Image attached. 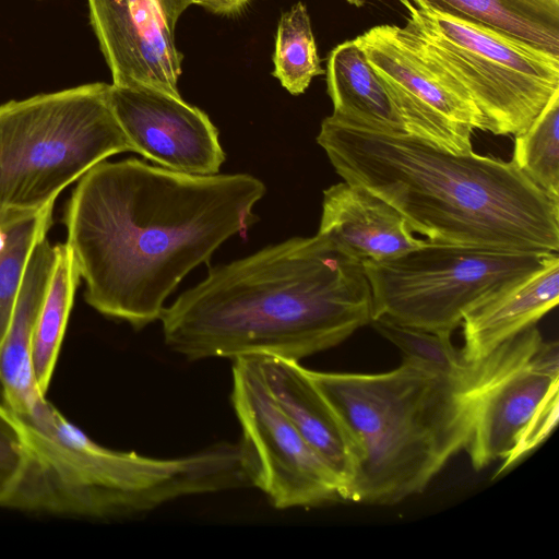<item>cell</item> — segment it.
Returning a JSON list of instances; mask_svg holds the SVG:
<instances>
[{"mask_svg":"<svg viewBox=\"0 0 559 559\" xmlns=\"http://www.w3.org/2000/svg\"><path fill=\"white\" fill-rule=\"evenodd\" d=\"M231 403L251 462L252 486L275 508L344 501L341 481L275 402L253 356L234 359Z\"/></svg>","mask_w":559,"mask_h":559,"instance_id":"30bf717a","label":"cell"},{"mask_svg":"<svg viewBox=\"0 0 559 559\" xmlns=\"http://www.w3.org/2000/svg\"><path fill=\"white\" fill-rule=\"evenodd\" d=\"M551 253L429 242L394 259L362 261L372 320L451 334L473 307L544 264Z\"/></svg>","mask_w":559,"mask_h":559,"instance_id":"ba28073f","label":"cell"},{"mask_svg":"<svg viewBox=\"0 0 559 559\" xmlns=\"http://www.w3.org/2000/svg\"><path fill=\"white\" fill-rule=\"evenodd\" d=\"M192 4H199L207 10L222 15L240 13L250 0H191Z\"/></svg>","mask_w":559,"mask_h":559,"instance_id":"484cf974","label":"cell"},{"mask_svg":"<svg viewBox=\"0 0 559 559\" xmlns=\"http://www.w3.org/2000/svg\"><path fill=\"white\" fill-rule=\"evenodd\" d=\"M5 409H7V407L4 406V404L2 402H0V412H3Z\"/></svg>","mask_w":559,"mask_h":559,"instance_id":"83f0119b","label":"cell"},{"mask_svg":"<svg viewBox=\"0 0 559 559\" xmlns=\"http://www.w3.org/2000/svg\"><path fill=\"white\" fill-rule=\"evenodd\" d=\"M559 255L552 253L542 266L501 288L471 310L463 324L465 359L477 362L499 345L535 325L557 306Z\"/></svg>","mask_w":559,"mask_h":559,"instance_id":"e0dca14e","label":"cell"},{"mask_svg":"<svg viewBox=\"0 0 559 559\" xmlns=\"http://www.w3.org/2000/svg\"><path fill=\"white\" fill-rule=\"evenodd\" d=\"M372 328L395 345L403 361L426 372L471 385L477 362H469L451 342V334L436 333L395 323L385 318L371 320Z\"/></svg>","mask_w":559,"mask_h":559,"instance_id":"44dd1931","label":"cell"},{"mask_svg":"<svg viewBox=\"0 0 559 559\" xmlns=\"http://www.w3.org/2000/svg\"><path fill=\"white\" fill-rule=\"evenodd\" d=\"M20 456V440L12 415L0 412V488L13 473Z\"/></svg>","mask_w":559,"mask_h":559,"instance_id":"d4e9b609","label":"cell"},{"mask_svg":"<svg viewBox=\"0 0 559 559\" xmlns=\"http://www.w3.org/2000/svg\"><path fill=\"white\" fill-rule=\"evenodd\" d=\"M471 436L465 448L481 469L503 460L537 413L559 395V347L532 325L477 361L467 390Z\"/></svg>","mask_w":559,"mask_h":559,"instance_id":"9c48e42d","label":"cell"},{"mask_svg":"<svg viewBox=\"0 0 559 559\" xmlns=\"http://www.w3.org/2000/svg\"><path fill=\"white\" fill-rule=\"evenodd\" d=\"M55 259L56 248L45 236L31 253L13 316L0 346L2 403L21 418L36 416L48 403L34 374L33 338Z\"/></svg>","mask_w":559,"mask_h":559,"instance_id":"2e32d148","label":"cell"},{"mask_svg":"<svg viewBox=\"0 0 559 559\" xmlns=\"http://www.w3.org/2000/svg\"><path fill=\"white\" fill-rule=\"evenodd\" d=\"M406 9L404 27L467 91L484 131L523 132L559 92V56L445 12Z\"/></svg>","mask_w":559,"mask_h":559,"instance_id":"52a82bcc","label":"cell"},{"mask_svg":"<svg viewBox=\"0 0 559 559\" xmlns=\"http://www.w3.org/2000/svg\"><path fill=\"white\" fill-rule=\"evenodd\" d=\"M308 374L356 449L346 501L389 506L420 493L471 436L468 388L402 364L379 373Z\"/></svg>","mask_w":559,"mask_h":559,"instance_id":"5b68a950","label":"cell"},{"mask_svg":"<svg viewBox=\"0 0 559 559\" xmlns=\"http://www.w3.org/2000/svg\"><path fill=\"white\" fill-rule=\"evenodd\" d=\"M53 205L0 222V346L11 322L22 280L36 243L52 224Z\"/></svg>","mask_w":559,"mask_h":559,"instance_id":"7402d4cb","label":"cell"},{"mask_svg":"<svg viewBox=\"0 0 559 559\" xmlns=\"http://www.w3.org/2000/svg\"><path fill=\"white\" fill-rule=\"evenodd\" d=\"M318 234L361 262L394 259L427 243L413 235L395 207L347 181L323 191Z\"/></svg>","mask_w":559,"mask_h":559,"instance_id":"5bb4252c","label":"cell"},{"mask_svg":"<svg viewBox=\"0 0 559 559\" xmlns=\"http://www.w3.org/2000/svg\"><path fill=\"white\" fill-rule=\"evenodd\" d=\"M56 259L33 338V369L39 390L46 394L66 333L80 274L67 243L55 246Z\"/></svg>","mask_w":559,"mask_h":559,"instance_id":"ffe728a7","label":"cell"},{"mask_svg":"<svg viewBox=\"0 0 559 559\" xmlns=\"http://www.w3.org/2000/svg\"><path fill=\"white\" fill-rule=\"evenodd\" d=\"M253 357L275 402L341 481L346 501L356 449L341 418L299 361L272 355Z\"/></svg>","mask_w":559,"mask_h":559,"instance_id":"9a60e30c","label":"cell"},{"mask_svg":"<svg viewBox=\"0 0 559 559\" xmlns=\"http://www.w3.org/2000/svg\"><path fill=\"white\" fill-rule=\"evenodd\" d=\"M512 159L535 185L559 201V92L531 126L515 135Z\"/></svg>","mask_w":559,"mask_h":559,"instance_id":"cb8c5ba5","label":"cell"},{"mask_svg":"<svg viewBox=\"0 0 559 559\" xmlns=\"http://www.w3.org/2000/svg\"><path fill=\"white\" fill-rule=\"evenodd\" d=\"M265 185L248 174L197 176L136 158L84 174L64 213L85 300L136 330L229 237L248 230Z\"/></svg>","mask_w":559,"mask_h":559,"instance_id":"6da1fadb","label":"cell"},{"mask_svg":"<svg viewBox=\"0 0 559 559\" xmlns=\"http://www.w3.org/2000/svg\"><path fill=\"white\" fill-rule=\"evenodd\" d=\"M272 72L290 94H302L321 67L306 5L297 2L282 14L275 38Z\"/></svg>","mask_w":559,"mask_h":559,"instance_id":"603a6c76","label":"cell"},{"mask_svg":"<svg viewBox=\"0 0 559 559\" xmlns=\"http://www.w3.org/2000/svg\"><path fill=\"white\" fill-rule=\"evenodd\" d=\"M165 344L188 360L330 349L370 324L362 262L317 234L209 270L159 318Z\"/></svg>","mask_w":559,"mask_h":559,"instance_id":"7a4b0ae2","label":"cell"},{"mask_svg":"<svg viewBox=\"0 0 559 559\" xmlns=\"http://www.w3.org/2000/svg\"><path fill=\"white\" fill-rule=\"evenodd\" d=\"M354 40L391 93L408 135L455 154L473 151V131H484L480 112L463 85L414 34L383 24Z\"/></svg>","mask_w":559,"mask_h":559,"instance_id":"8fae6325","label":"cell"},{"mask_svg":"<svg viewBox=\"0 0 559 559\" xmlns=\"http://www.w3.org/2000/svg\"><path fill=\"white\" fill-rule=\"evenodd\" d=\"M335 171L395 207L427 241L516 252L559 250V201L514 163L455 154L332 115L317 136Z\"/></svg>","mask_w":559,"mask_h":559,"instance_id":"3957f363","label":"cell"},{"mask_svg":"<svg viewBox=\"0 0 559 559\" xmlns=\"http://www.w3.org/2000/svg\"><path fill=\"white\" fill-rule=\"evenodd\" d=\"M97 82L0 105V222L36 214L107 157L132 152Z\"/></svg>","mask_w":559,"mask_h":559,"instance_id":"8992f818","label":"cell"},{"mask_svg":"<svg viewBox=\"0 0 559 559\" xmlns=\"http://www.w3.org/2000/svg\"><path fill=\"white\" fill-rule=\"evenodd\" d=\"M11 415L20 456L0 488V508L109 520L145 513L188 496L252 486L240 441L156 459L98 444L49 402L32 418Z\"/></svg>","mask_w":559,"mask_h":559,"instance_id":"277c9868","label":"cell"},{"mask_svg":"<svg viewBox=\"0 0 559 559\" xmlns=\"http://www.w3.org/2000/svg\"><path fill=\"white\" fill-rule=\"evenodd\" d=\"M109 96L132 152L173 171L218 174L225 153L216 127L200 108L180 95L142 84H110Z\"/></svg>","mask_w":559,"mask_h":559,"instance_id":"7c38bea8","label":"cell"},{"mask_svg":"<svg viewBox=\"0 0 559 559\" xmlns=\"http://www.w3.org/2000/svg\"><path fill=\"white\" fill-rule=\"evenodd\" d=\"M326 86L333 117L366 129L407 134L391 93L354 39L331 50Z\"/></svg>","mask_w":559,"mask_h":559,"instance_id":"ac0fdd59","label":"cell"},{"mask_svg":"<svg viewBox=\"0 0 559 559\" xmlns=\"http://www.w3.org/2000/svg\"><path fill=\"white\" fill-rule=\"evenodd\" d=\"M430 8L514 36L559 56V0H397Z\"/></svg>","mask_w":559,"mask_h":559,"instance_id":"d6986e66","label":"cell"},{"mask_svg":"<svg viewBox=\"0 0 559 559\" xmlns=\"http://www.w3.org/2000/svg\"><path fill=\"white\" fill-rule=\"evenodd\" d=\"M367 0H347L349 4H353L357 8L362 7L366 3Z\"/></svg>","mask_w":559,"mask_h":559,"instance_id":"4316f807","label":"cell"},{"mask_svg":"<svg viewBox=\"0 0 559 559\" xmlns=\"http://www.w3.org/2000/svg\"><path fill=\"white\" fill-rule=\"evenodd\" d=\"M191 0H88L92 27L112 85H148L180 95L182 55L175 27Z\"/></svg>","mask_w":559,"mask_h":559,"instance_id":"4fadbf2b","label":"cell"}]
</instances>
